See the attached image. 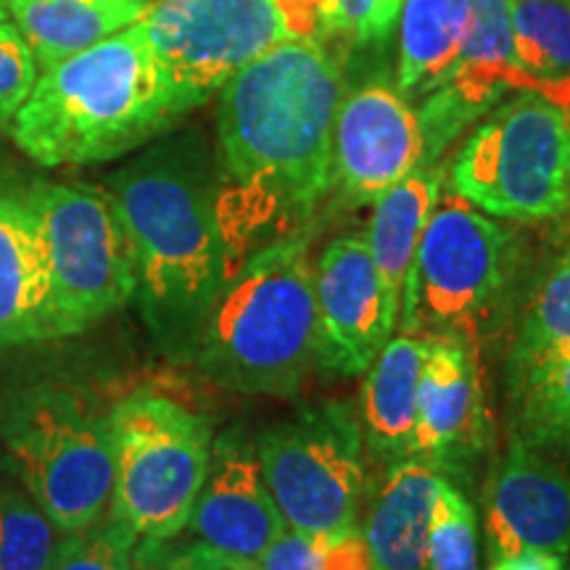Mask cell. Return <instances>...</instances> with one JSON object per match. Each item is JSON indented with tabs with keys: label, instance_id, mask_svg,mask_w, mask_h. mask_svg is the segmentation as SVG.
Returning a JSON list of instances; mask_svg holds the SVG:
<instances>
[{
	"label": "cell",
	"instance_id": "obj_1",
	"mask_svg": "<svg viewBox=\"0 0 570 570\" xmlns=\"http://www.w3.org/2000/svg\"><path fill=\"white\" fill-rule=\"evenodd\" d=\"M344 98L336 56L285 40L219 90L217 214L233 269L302 230L333 190V125Z\"/></svg>",
	"mask_w": 570,
	"mask_h": 570
},
{
	"label": "cell",
	"instance_id": "obj_2",
	"mask_svg": "<svg viewBox=\"0 0 570 570\" xmlns=\"http://www.w3.org/2000/svg\"><path fill=\"white\" fill-rule=\"evenodd\" d=\"M106 190L130 235L142 323L164 356L190 362L233 273L217 214V161L202 135H177L125 164Z\"/></svg>",
	"mask_w": 570,
	"mask_h": 570
},
{
	"label": "cell",
	"instance_id": "obj_3",
	"mask_svg": "<svg viewBox=\"0 0 570 570\" xmlns=\"http://www.w3.org/2000/svg\"><path fill=\"white\" fill-rule=\"evenodd\" d=\"M185 114L138 19L42 69L9 127L40 167H90L156 140Z\"/></svg>",
	"mask_w": 570,
	"mask_h": 570
},
{
	"label": "cell",
	"instance_id": "obj_4",
	"mask_svg": "<svg viewBox=\"0 0 570 570\" xmlns=\"http://www.w3.org/2000/svg\"><path fill=\"white\" fill-rule=\"evenodd\" d=\"M312 235L256 248L227 275L198 336V370L227 391L296 396L323 362Z\"/></svg>",
	"mask_w": 570,
	"mask_h": 570
},
{
	"label": "cell",
	"instance_id": "obj_5",
	"mask_svg": "<svg viewBox=\"0 0 570 570\" xmlns=\"http://www.w3.org/2000/svg\"><path fill=\"white\" fill-rule=\"evenodd\" d=\"M0 439L17 481L61 533L106 518L114 489L109 415L80 391L35 383L9 396Z\"/></svg>",
	"mask_w": 570,
	"mask_h": 570
},
{
	"label": "cell",
	"instance_id": "obj_6",
	"mask_svg": "<svg viewBox=\"0 0 570 570\" xmlns=\"http://www.w3.org/2000/svg\"><path fill=\"white\" fill-rule=\"evenodd\" d=\"M48 259V336L71 338L135 302L130 235L109 190L40 180L24 196Z\"/></svg>",
	"mask_w": 570,
	"mask_h": 570
},
{
	"label": "cell",
	"instance_id": "obj_7",
	"mask_svg": "<svg viewBox=\"0 0 570 570\" xmlns=\"http://www.w3.org/2000/svg\"><path fill=\"white\" fill-rule=\"evenodd\" d=\"M452 190L489 217L554 223L570 212V111L533 90L499 104L452 164Z\"/></svg>",
	"mask_w": 570,
	"mask_h": 570
},
{
	"label": "cell",
	"instance_id": "obj_8",
	"mask_svg": "<svg viewBox=\"0 0 570 570\" xmlns=\"http://www.w3.org/2000/svg\"><path fill=\"white\" fill-rule=\"evenodd\" d=\"M515 238L465 198L441 194L404 281L399 333L473 338L502 302Z\"/></svg>",
	"mask_w": 570,
	"mask_h": 570
},
{
	"label": "cell",
	"instance_id": "obj_9",
	"mask_svg": "<svg viewBox=\"0 0 570 570\" xmlns=\"http://www.w3.org/2000/svg\"><path fill=\"white\" fill-rule=\"evenodd\" d=\"M114 489L109 515L138 537L175 539L188 529L212 458V425L159 394H132L109 412Z\"/></svg>",
	"mask_w": 570,
	"mask_h": 570
},
{
	"label": "cell",
	"instance_id": "obj_10",
	"mask_svg": "<svg viewBox=\"0 0 570 570\" xmlns=\"http://www.w3.org/2000/svg\"><path fill=\"white\" fill-rule=\"evenodd\" d=\"M277 510L296 533L352 529L365 491L360 420L338 404H317L269 425L254 441Z\"/></svg>",
	"mask_w": 570,
	"mask_h": 570
},
{
	"label": "cell",
	"instance_id": "obj_11",
	"mask_svg": "<svg viewBox=\"0 0 570 570\" xmlns=\"http://www.w3.org/2000/svg\"><path fill=\"white\" fill-rule=\"evenodd\" d=\"M140 27L188 114L291 40L277 0H154Z\"/></svg>",
	"mask_w": 570,
	"mask_h": 570
},
{
	"label": "cell",
	"instance_id": "obj_12",
	"mask_svg": "<svg viewBox=\"0 0 570 570\" xmlns=\"http://www.w3.org/2000/svg\"><path fill=\"white\" fill-rule=\"evenodd\" d=\"M423 161L417 109L394 85L367 82L341 98L333 125V188L348 204H375Z\"/></svg>",
	"mask_w": 570,
	"mask_h": 570
},
{
	"label": "cell",
	"instance_id": "obj_13",
	"mask_svg": "<svg viewBox=\"0 0 570 570\" xmlns=\"http://www.w3.org/2000/svg\"><path fill=\"white\" fill-rule=\"evenodd\" d=\"M483 547L489 562L525 550L570 552V475L515 433L483 499Z\"/></svg>",
	"mask_w": 570,
	"mask_h": 570
},
{
	"label": "cell",
	"instance_id": "obj_14",
	"mask_svg": "<svg viewBox=\"0 0 570 570\" xmlns=\"http://www.w3.org/2000/svg\"><path fill=\"white\" fill-rule=\"evenodd\" d=\"M323 365L362 375L394 333L365 235H341L315 262Z\"/></svg>",
	"mask_w": 570,
	"mask_h": 570
},
{
	"label": "cell",
	"instance_id": "obj_15",
	"mask_svg": "<svg viewBox=\"0 0 570 570\" xmlns=\"http://www.w3.org/2000/svg\"><path fill=\"white\" fill-rule=\"evenodd\" d=\"M188 529L212 550L256 562L288 531L269 494L256 444L240 431L212 441L209 470L198 491Z\"/></svg>",
	"mask_w": 570,
	"mask_h": 570
},
{
	"label": "cell",
	"instance_id": "obj_16",
	"mask_svg": "<svg viewBox=\"0 0 570 570\" xmlns=\"http://www.w3.org/2000/svg\"><path fill=\"white\" fill-rule=\"evenodd\" d=\"M487 439L479 346L473 338L428 336L417 383L410 458L449 468L479 452Z\"/></svg>",
	"mask_w": 570,
	"mask_h": 570
},
{
	"label": "cell",
	"instance_id": "obj_17",
	"mask_svg": "<svg viewBox=\"0 0 570 570\" xmlns=\"http://www.w3.org/2000/svg\"><path fill=\"white\" fill-rule=\"evenodd\" d=\"M48 336V259L27 198L0 196V348Z\"/></svg>",
	"mask_w": 570,
	"mask_h": 570
},
{
	"label": "cell",
	"instance_id": "obj_18",
	"mask_svg": "<svg viewBox=\"0 0 570 570\" xmlns=\"http://www.w3.org/2000/svg\"><path fill=\"white\" fill-rule=\"evenodd\" d=\"M425 348L428 336L399 333L383 344L362 373L365 375L360 391L362 439L383 465L410 458Z\"/></svg>",
	"mask_w": 570,
	"mask_h": 570
},
{
	"label": "cell",
	"instance_id": "obj_19",
	"mask_svg": "<svg viewBox=\"0 0 570 570\" xmlns=\"http://www.w3.org/2000/svg\"><path fill=\"white\" fill-rule=\"evenodd\" d=\"M444 479L441 468L420 458L389 465L362 529L383 570H428V531Z\"/></svg>",
	"mask_w": 570,
	"mask_h": 570
},
{
	"label": "cell",
	"instance_id": "obj_20",
	"mask_svg": "<svg viewBox=\"0 0 570 570\" xmlns=\"http://www.w3.org/2000/svg\"><path fill=\"white\" fill-rule=\"evenodd\" d=\"M441 185H444V169L436 164H420L415 173H410L377 198L373 217H370L365 240L373 254L389 317L394 320V325L399 320V306H402L404 281L415 262L428 219L439 204Z\"/></svg>",
	"mask_w": 570,
	"mask_h": 570
},
{
	"label": "cell",
	"instance_id": "obj_21",
	"mask_svg": "<svg viewBox=\"0 0 570 570\" xmlns=\"http://www.w3.org/2000/svg\"><path fill=\"white\" fill-rule=\"evenodd\" d=\"M40 69L127 30L154 0H3Z\"/></svg>",
	"mask_w": 570,
	"mask_h": 570
},
{
	"label": "cell",
	"instance_id": "obj_22",
	"mask_svg": "<svg viewBox=\"0 0 570 570\" xmlns=\"http://www.w3.org/2000/svg\"><path fill=\"white\" fill-rule=\"evenodd\" d=\"M399 61L394 88L423 98L446 85L468 38L470 0H404L399 11Z\"/></svg>",
	"mask_w": 570,
	"mask_h": 570
},
{
	"label": "cell",
	"instance_id": "obj_23",
	"mask_svg": "<svg viewBox=\"0 0 570 570\" xmlns=\"http://www.w3.org/2000/svg\"><path fill=\"white\" fill-rule=\"evenodd\" d=\"M510 17L525 90L570 111V6L566 0H510Z\"/></svg>",
	"mask_w": 570,
	"mask_h": 570
},
{
	"label": "cell",
	"instance_id": "obj_24",
	"mask_svg": "<svg viewBox=\"0 0 570 570\" xmlns=\"http://www.w3.org/2000/svg\"><path fill=\"white\" fill-rule=\"evenodd\" d=\"M515 436L570 458V348L510 375Z\"/></svg>",
	"mask_w": 570,
	"mask_h": 570
},
{
	"label": "cell",
	"instance_id": "obj_25",
	"mask_svg": "<svg viewBox=\"0 0 570 570\" xmlns=\"http://www.w3.org/2000/svg\"><path fill=\"white\" fill-rule=\"evenodd\" d=\"M570 348V248L541 275L512 344L510 375Z\"/></svg>",
	"mask_w": 570,
	"mask_h": 570
},
{
	"label": "cell",
	"instance_id": "obj_26",
	"mask_svg": "<svg viewBox=\"0 0 570 570\" xmlns=\"http://www.w3.org/2000/svg\"><path fill=\"white\" fill-rule=\"evenodd\" d=\"M61 537L17 475L0 481V570H46Z\"/></svg>",
	"mask_w": 570,
	"mask_h": 570
},
{
	"label": "cell",
	"instance_id": "obj_27",
	"mask_svg": "<svg viewBox=\"0 0 570 570\" xmlns=\"http://www.w3.org/2000/svg\"><path fill=\"white\" fill-rule=\"evenodd\" d=\"M256 570H383L360 525L333 533L285 531L254 562Z\"/></svg>",
	"mask_w": 570,
	"mask_h": 570
},
{
	"label": "cell",
	"instance_id": "obj_28",
	"mask_svg": "<svg viewBox=\"0 0 570 570\" xmlns=\"http://www.w3.org/2000/svg\"><path fill=\"white\" fill-rule=\"evenodd\" d=\"M428 570H481L479 518L465 494L444 479L428 531Z\"/></svg>",
	"mask_w": 570,
	"mask_h": 570
},
{
	"label": "cell",
	"instance_id": "obj_29",
	"mask_svg": "<svg viewBox=\"0 0 570 570\" xmlns=\"http://www.w3.org/2000/svg\"><path fill=\"white\" fill-rule=\"evenodd\" d=\"M135 541L138 533L106 512L90 529L63 533L46 570H127Z\"/></svg>",
	"mask_w": 570,
	"mask_h": 570
},
{
	"label": "cell",
	"instance_id": "obj_30",
	"mask_svg": "<svg viewBox=\"0 0 570 570\" xmlns=\"http://www.w3.org/2000/svg\"><path fill=\"white\" fill-rule=\"evenodd\" d=\"M38 82V61L11 21L0 24V127H9Z\"/></svg>",
	"mask_w": 570,
	"mask_h": 570
},
{
	"label": "cell",
	"instance_id": "obj_31",
	"mask_svg": "<svg viewBox=\"0 0 570 570\" xmlns=\"http://www.w3.org/2000/svg\"><path fill=\"white\" fill-rule=\"evenodd\" d=\"M404 0H338L341 30L356 46H377L394 32Z\"/></svg>",
	"mask_w": 570,
	"mask_h": 570
},
{
	"label": "cell",
	"instance_id": "obj_32",
	"mask_svg": "<svg viewBox=\"0 0 570 570\" xmlns=\"http://www.w3.org/2000/svg\"><path fill=\"white\" fill-rule=\"evenodd\" d=\"M173 570H256L254 562L230 558V554H223L212 550L204 541H190V544L175 547L173 558Z\"/></svg>",
	"mask_w": 570,
	"mask_h": 570
},
{
	"label": "cell",
	"instance_id": "obj_33",
	"mask_svg": "<svg viewBox=\"0 0 570 570\" xmlns=\"http://www.w3.org/2000/svg\"><path fill=\"white\" fill-rule=\"evenodd\" d=\"M173 539L138 537L130 554V568L127 570H173Z\"/></svg>",
	"mask_w": 570,
	"mask_h": 570
},
{
	"label": "cell",
	"instance_id": "obj_34",
	"mask_svg": "<svg viewBox=\"0 0 570 570\" xmlns=\"http://www.w3.org/2000/svg\"><path fill=\"white\" fill-rule=\"evenodd\" d=\"M489 570H568V558L554 552L525 550L491 560Z\"/></svg>",
	"mask_w": 570,
	"mask_h": 570
},
{
	"label": "cell",
	"instance_id": "obj_35",
	"mask_svg": "<svg viewBox=\"0 0 570 570\" xmlns=\"http://www.w3.org/2000/svg\"><path fill=\"white\" fill-rule=\"evenodd\" d=\"M6 21H9V11H6V3L0 0V24H6Z\"/></svg>",
	"mask_w": 570,
	"mask_h": 570
},
{
	"label": "cell",
	"instance_id": "obj_36",
	"mask_svg": "<svg viewBox=\"0 0 570 570\" xmlns=\"http://www.w3.org/2000/svg\"><path fill=\"white\" fill-rule=\"evenodd\" d=\"M566 3H568V6H570V0H566Z\"/></svg>",
	"mask_w": 570,
	"mask_h": 570
},
{
	"label": "cell",
	"instance_id": "obj_37",
	"mask_svg": "<svg viewBox=\"0 0 570 570\" xmlns=\"http://www.w3.org/2000/svg\"><path fill=\"white\" fill-rule=\"evenodd\" d=\"M568 570H570V562H568Z\"/></svg>",
	"mask_w": 570,
	"mask_h": 570
},
{
	"label": "cell",
	"instance_id": "obj_38",
	"mask_svg": "<svg viewBox=\"0 0 570 570\" xmlns=\"http://www.w3.org/2000/svg\"><path fill=\"white\" fill-rule=\"evenodd\" d=\"M568 219H570V212H568Z\"/></svg>",
	"mask_w": 570,
	"mask_h": 570
}]
</instances>
